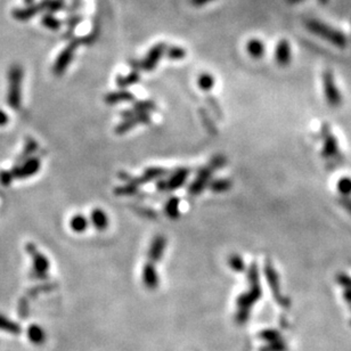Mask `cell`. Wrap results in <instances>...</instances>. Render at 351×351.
Wrapping results in <instances>:
<instances>
[{
  "instance_id": "obj_1",
  "label": "cell",
  "mask_w": 351,
  "mask_h": 351,
  "mask_svg": "<svg viewBox=\"0 0 351 351\" xmlns=\"http://www.w3.org/2000/svg\"><path fill=\"white\" fill-rule=\"evenodd\" d=\"M307 29L310 32L318 35L326 42L331 43L334 46H337L339 48H345L348 45V39L345 37V34L343 32L339 31V30L334 29L329 25L322 23L317 21V19H307L306 22Z\"/></svg>"
},
{
  "instance_id": "obj_2",
  "label": "cell",
  "mask_w": 351,
  "mask_h": 351,
  "mask_svg": "<svg viewBox=\"0 0 351 351\" xmlns=\"http://www.w3.org/2000/svg\"><path fill=\"white\" fill-rule=\"evenodd\" d=\"M23 74L22 66L18 64H13L8 71L7 103L14 110L21 108Z\"/></svg>"
},
{
  "instance_id": "obj_3",
  "label": "cell",
  "mask_w": 351,
  "mask_h": 351,
  "mask_svg": "<svg viewBox=\"0 0 351 351\" xmlns=\"http://www.w3.org/2000/svg\"><path fill=\"white\" fill-rule=\"evenodd\" d=\"M168 46L163 43L156 44L152 47L149 53L146 54L145 58L141 60H136L132 59L130 60V65L132 66V69H135L136 71L143 70V71H152L156 68L157 63L160 62L162 56L166 54Z\"/></svg>"
},
{
  "instance_id": "obj_4",
  "label": "cell",
  "mask_w": 351,
  "mask_h": 351,
  "mask_svg": "<svg viewBox=\"0 0 351 351\" xmlns=\"http://www.w3.org/2000/svg\"><path fill=\"white\" fill-rule=\"evenodd\" d=\"M81 44H82L81 43V38H72L69 40V45L60 52L54 63L53 72L55 75L60 77L68 70L69 65L73 60L75 52H77V49Z\"/></svg>"
},
{
  "instance_id": "obj_5",
  "label": "cell",
  "mask_w": 351,
  "mask_h": 351,
  "mask_svg": "<svg viewBox=\"0 0 351 351\" xmlns=\"http://www.w3.org/2000/svg\"><path fill=\"white\" fill-rule=\"evenodd\" d=\"M323 87L325 99H326L327 104L331 108H339V106L342 105V95L340 94V91L337 87V84H335L333 72L331 70L324 71Z\"/></svg>"
},
{
  "instance_id": "obj_6",
  "label": "cell",
  "mask_w": 351,
  "mask_h": 351,
  "mask_svg": "<svg viewBox=\"0 0 351 351\" xmlns=\"http://www.w3.org/2000/svg\"><path fill=\"white\" fill-rule=\"evenodd\" d=\"M27 252L31 256L32 261H33V275H35L37 277H45L47 275L49 271V261L48 259L46 258L43 253H40L37 247H35L34 244L28 243L27 246Z\"/></svg>"
},
{
  "instance_id": "obj_7",
  "label": "cell",
  "mask_w": 351,
  "mask_h": 351,
  "mask_svg": "<svg viewBox=\"0 0 351 351\" xmlns=\"http://www.w3.org/2000/svg\"><path fill=\"white\" fill-rule=\"evenodd\" d=\"M42 162L38 157H30V159L23 161V163L18 164L12 170L14 178H18V179H24V178H29L34 176L40 169Z\"/></svg>"
},
{
  "instance_id": "obj_8",
  "label": "cell",
  "mask_w": 351,
  "mask_h": 351,
  "mask_svg": "<svg viewBox=\"0 0 351 351\" xmlns=\"http://www.w3.org/2000/svg\"><path fill=\"white\" fill-rule=\"evenodd\" d=\"M44 11H45V5L42 0L40 3H37V4L33 3V4L28 5V6H25V7L14 9L12 15H13V17L18 22H27L29 21V19L37 16L38 14L43 13Z\"/></svg>"
},
{
  "instance_id": "obj_9",
  "label": "cell",
  "mask_w": 351,
  "mask_h": 351,
  "mask_svg": "<svg viewBox=\"0 0 351 351\" xmlns=\"http://www.w3.org/2000/svg\"><path fill=\"white\" fill-rule=\"evenodd\" d=\"M212 171L213 169L211 167H205L202 168V169L197 172V176L194 181L192 182V185L188 188V191H190L192 195H198L208 186L209 181H210Z\"/></svg>"
},
{
  "instance_id": "obj_10",
  "label": "cell",
  "mask_w": 351,
  "mask_h": 351,
  "mask_svg": "<svg viewBox=\"0 0 351 351\" xmlns=\"http://www.w3.org/2000/svg\"><path fill=\"white\" fill-rule=\"evenodd\" d=\"M167 174V170L162 169V168H149L146 169L143 175L138 178H129V180L127 181V184L134 185L136 187H139L140 185H144L146 182L153 181L155 179L163 177Z\"/></svg>"
},
{
  "instance_id": "obj_11",
  "label": "cell",
  "mask_w": 351,
  "mask_h": 351,
  "mask_svg": "<svg viewBox=\"0 0 351 351\" xmlns=\"http://www.w3.org/2000/svg\"><path fill=\"white\" fill-rule=\"evenodd\" d=\"M275 60L279 66H287L292 60V50L288 40L282 39L275 48Z\"/></svg>"
},
{
  "instance_id": "obj_12",
  "label": "cell",
  "mask_w": 351,
  "mask_h": 351,
  "mask_svg": "<svg viewBox=\"0 0 351 351\" xmlns=\"http://www.w3.org/2000/svg\"><path fill=\"white\" fill-rule=\"evenodd\" d=\"M149 123H151L150 114L149 113H139V114H137L136 116H134V118L125 119L123 122H121V123L116 127L115 132L119 135H122V134H126V132H128L129 130H131L136 126L149 125Z\"/></svg>"
},
{
  "instance_id": "obj_13",
  "label": "cell",
  "mask_w": 351,
  "mask_h": 351,
  "mask_svg": "<svg viewBox=\"0 0 351 351\" xmlns=\"http://www.w3.org/2000/svg\"><path fill=\"white\" fill-rule=\"evenodd\" d=\"M166 244H167V241L164 236L157 235L153 238V241H152L150 245V250H149V259L152 262H157L161 260L162 256H163L164 249H166Z\"/></svg>"
},
{
  "instance_id": "obj_14",
  "label": "cell",
  "mask_w": 351,
  "mask_h": 351,
  "mask_svg": "<svg viewBox=\"0 0 351 351\" xmlns=\"http://www.w3.org/2000/svg\"><path fill=\"white\" fill-rule=\"evenodd\" d=\"M188 175H190V171L185 169V168L177 169L169 179L167 180V191H175L180 188L186 182Z\"/></svg>"
},
{
  "instance_id": "obj_15",
  "label": "cell",
  "mask_w": 351,
  "mask_h": 351,
  "mask_svg": "<svg viewBox=\"0 0 351 351\" xmlns=\"http://www.w3.org/2000/svg\"><path fill=\"white\" fill-rule=\"evenodd\" d=\"M339 154V143L337 137L329 134L324 138V145L322 150V156L325 159H333Z\"/></svg>"
},
{
  "instance_id": "obj_16",
  "label": "cell",
  "mask_w": 351,
  "mask_h": 351,
  "mask_svg": "<svg viewBox=\"0 0 351 351\" xmlns=\"http://www.w3.org/2000/svg\"><path fill=\"white\" fill-rule=\"evenodd\" d=\"M90 221L97 231H105L109 227V217L101 209H94L90 213Z\"/></svg>"
},
{
  "instance_id": "obj_17",
  "label": "cell",
  "mask_w": 351,
  "mask_h": 351,
  "mask_svg": "<svg viewBox=\"0 0 351 351\" xmlns=\"http://www.w3.org/2000/svg\"><path fill=\"white\" fill-rule=\"evenodd\" d=\"M246 52L252 58L260 59L266 52V47H264V44L261 40L253 38L246 43Z\"/></svg>"
},
{
  "instance_id": "obj_18",
  "label": "cell",
  "mask_w": 351,
  "mask_h": 351,
  "mask_svg": "<svg viewBox=\"0 0 351 351\" xmlns=\"http://www.w3.org/2000/svg\"><path fill=\"white\" fill-rule=\"evenodd\" d=\"M84 21V16L80 13L70 14V16L66 18V31L64 33V38L72 39L74 34V30L77 29L79 24Z\"/></svg>"
},
{
  "instance_id": "obj_19",
  "label": "cell",
  "mask_w": 351,
  "mask_h": 351,
  "mask_svg": "<svg viewBox=\"0 0 351 351\" xmlns=\"http://www.w3.org/2000/svg\"><path fill=\"white\" fill-rule=\"evenodd\" d=\"M134 95L127 90H119L114 93H110L105 96V101L109 105L118 104L120 101H131L134 100Z\"/></svg>"
},
{
  "instance_id": "obj_20",
  "label": "cell",
  "mask_w": 351,
  "mask_h": 351,
  "mask_svg": "<svg viewBox=\"0 0 351 351\" xmlns=\"http://www.w3.org/2000/svg\"><path fill=\"white\" fill-rule=\"evenodd\" d=\"M140 80V75L138 73V71L134 70L132 72L128 73L127 75H119L116 78V85L119 86L120 88H127L129 86H132L138 82Z\"/></svg>"
},
{
  "instance_id": "obj_21",
  "label": "cell",
  "mask_w": 351,
  "mask_h": 351,
  "mask_svg": "<svg viewBox=\"0 0 351 351\" xmlns=\"http://www.w3.org/2000/svg\"><path fill=\"white\" fill-rule=\"evenodd\" d=\"M143 279L147 287L154 288L157 285V275L153 264L146 263L143 271Z\"/></svg>"
},
{
  "instance_id": "obj_22",
  "label": "cell",
  "mask_w": 351,
  "mask_h": 351,
  "mask_svg": "<svg viewBox=\"0 0 351 351\" xmlns=\"http://www.w3.org/2000/svg\"><path fill=\"white\" fill-rule=\"evenodd\" d=\"M88 219L86 218L84 215H75L72 218H71V221H70V227L71 230H72L74 233H78L81 234L86 232L88 227Z\"/></svg>"
},
{
  "instance_id": "obj_23",
  "label": "cell",
  "mask_w": 351,
  "mask_h": 351,
  "mask_svg": "<svg viewBox=\"0 0 351 351\" xmlns=\"http://www.w3.org/2000/svg\"><path fill=\"white\" fill-rule=\"evenodd\" d=\"M179 203L180 200L178 197H171L168 200L164 205V212L166 215L170 218V219H176L179 217Z\"/></svg>"
},
{
  "instance_id": "obj_24",
  "label": "cell",
  "mask_w": 351,
  "mask_h": 351,
  "mask_svg": "<svg viewBox=\"0 0 351 351\" xmlns=\"http://www.w3.org/2000/svg\"><path fill=\"white\" fill-rule=\"evenodd\" d=\"M42 23L45 28L52 30V31H58L63 24L62 21L52 13H46L42 18Z\"/></svg>"
},
{
  "instance_id": "obj_25",
  "label": "cell",
  "mask_w": 351,
  "mask_h": 351,
  "mask_svg": "<svg viewBox=\"0 0 351 351\" xmlns=\"http://www.w3.org/2000/svg\"><path fill=\"white\" fill-rule=\"evenodd\" d=\"M215 77L210 73H202L197 79V85L203 91H210L215 87Z\"/></svg>"
},
{
  "instance_id": "obj_26",
  "label": "cell",
  "mask_w": 351,
  "mask_h": 351,
  "mask_svg": "<svg viewBox=\"0 0 351 351\" xmlns=\"http://www.w3.org/2000/svg\"><path fill=\"white\" fill-rule=\"evenodd\" d=\"M231 187H232V181L228 180V179H225V178L215 179L210 182V185H209V188H210V190L215 193L227 192V191L231 190Z\"/></svg>"
},
{
  "instance_id": "obj_27",
  "label": "cell",
  "mask_w": 351,
  "mask_h": 351,
  "mask_svg": "<svg viewBox=\"0 0 351 351\" xmlns=\"http://www.w3.org/2000/svg\"><path fill=\"white\" fill-rule=\"evenodd\" d=\"M186 50L179 46H168L166 50L167 57L171 60H181L185 58Z\"/></svg>"
},
{
  "instance_id": "obj_28",
  "label": "cell",
  "mask_w": 351,
  "mask_h": 351,
  "mask_svg": "<svg viewBox=\"0 0 351 351\" xmlns=\"http://www.w3.org/2000/svg\"><path fill=\"white\" fill-rule=\"evenodd\" d=\"M45 11L47 13H57L65 8V0H43Z\"/></svg>"
},
{
  "instance_id": "obj_29",
  "label": "cell",
  "mask_w": 351,
  "mask_h": 351,
  "mask_svg": "<svg viewBox=\"0 0 351 351\" xmlns=\"http://www.w3.org/2000/svg\"><path fill=\"white\" fill-rule=\"evenodd\" d=\"M337 190L341 196H351V178L343 177L339 179Z\"/></svg>"
},
{
  "instance_id": "obj_30",
  "label": "cell",
  "mask_w": 351,
  "mask_h": 351,
  "mask_svg": "<svg viewBox=\"0 0 351 351\" xmlns=\"http://www.w3.org/2000/svg\"><path fill=\"white\" fill-rule=\"evenodd\" d=\"M99 33H100L99 23H98V21H96L93 25V29H91V31L87 35H85V37L81 38V43H82L84 45H93L96 40L98 39Z\"/></svg>"
},
{
  "instance_id": "obj_31",
  "label": "cell",
  "mask_w": 351,
  "mask_h": 351,
  "mask_svg": "<svg viewBox=\"0 0 351 351\" xmlns=\"http://www.w3.org/2000/svg\"><path fill=\"white\" fill-rule=\"evenodd\" d=\"M28 335L30 341H32L35 344H42L45 341V333L43 332V329L38 326H31L29 327Z\"/></svg>"
},
{
  "instance_id": "obj_32",
  "label": "cell",
  "mask_w": 351,
  "mask_h": 351,
  "mask_svg": "<svg viewBox=\"0 0 351 351\" xmlns=\"http://www.w3.org/2000/svg\"><path fill=\"white\" fill-rule=\"evenodd\" d=\"M134 110L137 113H149L156 110V105L153 100H141L135 103Z\"/></svg>"
},
{
  "instance_id": "obj_33",
  "label": "cell",
  "mask_w": 351,
  "mask_h": 351,
  "mask_svg": "<svg viewBox=\"0 0 351 351\" xmlns=\"http://www.w3.org/2000/svg\"><path fill=\"white\" fill-rule=\"evenodd\" d=\"M37 147H38L37 143H35L33 139H28L22 154L18 157V162H22V161L30 159V157H32V154L35 151H37Z\"/></svg>"
},
{
  "instance_id": "obj_34",
  "label": "cell",
  "mask_w": 351,
  "mask_h": 351,
  "mask_svg": "<svg viewBox=\"0 0 351 351\" xmlns=\"http://www.w3.org/2000/svg\"><path fill=\"white\" fill-rule=\"evenodd\" d=\"M0 329H4V331H6V332L13 333V334L19 333L18 325L11 322V320L2 316V315H0Z\"/></svg>"
},
{
  "instance_id": "obj_35",
  "label": "cell",
  "mask_w": 351,
  "mask_h": 351,
  "mask_svg": "<svg viewBox=\"0 0 351 351\" xmlns=\"http://www.w3.org/2000/svg\"><path fill=\"white\" fill-rule=\"evenodd\" d=\"M228 263H230L231 268L235 272H243L244 268H245V263H244L242 257L238 256V254L231 256L230 259H228Z\"/></svg>"
},
{
  "instance_id": "obj_36",
  "label": "cell",
  "mask_w": 351,
  "mask_h": 351,
  "mask_svg": "<svg viewBox=\"0 0 351 351\" xmlns=\"http://www.w3.org/2000/svg\"><path fill=\"white\" fill-rule=\"evenodd\" d=\"M138 192V187L134 185L127 184L125 186H120L115 188V194L116 195H135Z\"/></svg>"
},
{
  "instance_id": "obj_37",
  "label": "cell",
  "mask_w": 351,
  "mask_h": 351,
  "mask_svg": "<svg viewBox=\"0 0 351 351\" xmlns=\"http://www.w3.org/2000/svg\"><path fill=\"white\" fill-rule=\"evenodd\" d=\"M14 179L15 178L13 176L12 171H6V170L0 171V184L2 185L8 186Z\"/></svg>"
},
{
  "instance_id": "obj_38",
  "label": "cell",
  "mask_w": 351,
  "mask_h": 351,
  "mask_svg": "<svg viewBox=\"0 0 351 351\" xmlns=\"http://www.w3.org/2000/svg\"><path fill=\"white\" fill-rule=\"evenodd\" d=\"M225 164H226V157L221 155H217L211 160L209 167H211L213 171H215L216 169H220V168H222Z\"/></svg>"
},
{
  "instance_id": "obj_39",
  "label": "cell",
  "mask_w": 351,
  "mask_h": 351,
  "mask_svg": "<svg viewBox=\"0 0 351 351\" xmlns=\"http://www.w3.org/2000/svg\"><path fill=\"white\" fill-rule=\"evenodd\" d=\"M84 6V2L82 0H73L72 3L69 5L68 7V12L70 14H74V13H79V11Z\"/></svg>"
},
{
  "instance_id": "obj_40",
  "label": "cell",
  "mask_w": 351,
  "mask_h": 351,
  "mask_svg": "<svg viewBox=\"0 0 351 351\" xmlns=\"http://www.w3.org/2000/svg\"><path fill=\"white\" fill-rule=\"evenodd\" d=\"M339 204L342 207L349 215H351V197L350 196H341L339 200Z\"/></svg>"
},
{
  "instance_id": "obj_41",
  "label": "cell",
  "mask_w": 351,
  "mask_h": 351,
  "mask_svg": "<svg viewBox=\"0 0 351 351\" xmlns=\"http://www.w3.org/2000/svg\"><path fill=\"white\" fill-rule=\"evenodd\" d=\"M201 115H202V119H203V123H204V126L208 128V130L211 132V134H213V132H216V127L215 125H213V122H211L210 118L207 115V113H204V112L201 111Z\"/></svg>"
},
{
  "instance_id": "obj_42",
  "label": "cell",
  "mask_w": 351,
  "mask_h": 351,
  "mask_svg": "<svg viewBox=\"0 0 351 351\" xmlns=\"http://www.w3.org/2000/svg\"><path fill=\"white\" fill-rule=\"evenodd\" d=\"M208 100L209 101H210V103H209V104H210V106H211V108L213 109V111H215V113L217 114V116H218V118H221V113H220V109H219V106H218V104H217V100L215 99V98H212V97H209L208 98Z\"/></svg>"
},
{
  "instance_id": "obj_43",
  "label": "cell",
  "mask_w": 351,
  "mask_h": 351,
  "mask_svg": "<svg viewBox=\"0 0 351 351\" xmlns=\"http://www.w3.org/2000/svg\"><path fill=\"white\" fill-rule=\"evenodd\" d=\"M212 2H216V0H190L191 5L194 7H203Z\"/></svg>"
},
{
  "instance_id": "obj_44",
  "label": "cell",
  "mask_w": 351,
  "mask_h": 351,
  "mask_svg": "<svg viewBox=\"0 0 351 351\" xmlns=\"http://www.w3.org/2000/svg\"><path fill=\"white\" fill-rule=\"evenodd\" d=\"M9 122V116L6 112L0 109V127L6 126Z\"/></svg>"
},
{
  "instance_id": "obj_45",
  "label": "cell",
  "mask_w": 351,
  "mask_h": 351,
  "mask_svg": "<svg viewBox=\"0 0 351 351\" xmlns=\"http://www.w3.org/2000/svg\"><path fill=\"white\" fill-rule=\"evenodd\" d=\"M331 134L329 132V125L328 123H323L322 128H320V137L324 139L325 137H327Z\"/></svg>"
},
{
  "instance_id": "obj_46",
  "label": "cell",
  "mask_w": 351,
  "mask_h": 351,
  "mask_svg": "<svg viewBox=\"0 0 351 351\" xmlns=\"http://www.w3.org/2000/svg\"><path fill=\"white\" fill-rule=\"evenodd\" d=\"M139 213H141V215H145L146 217H150V218H154L156 216L153 210H149V209H139Z\"/></svg>"
},
{
  "instance_id": "obj_47",
  "label": "cell",
  "mask_w": 351,
  "mask_h": 351,
  "mask_svg": "<svg viewBox=\"0 0 351 351\" xmlns=\"http://www.w3.org/2000/svg\"><path fill=\"white\" fill-rule=\"evenodd\" d=\"M156 187L159 191H167V180H164V179L159 180L157 181Z\"/></svg>"
},
{
  "instance_id": "obj_48",
  "label": "cell",
  "mask_w": 351,
  "mask_h": 351,
  "mask_svg": "<svg viewBox=\"0 0 351 351\" xmlns=\"http://www.w3.org/2000/svg\"><path fill=\"white\" fill-rule=\"evenodd\" d=\"M286 2L288 3V4H299V3H301V2H303V0H286Z\"/></svg>"
},
{
  "instance_id": "obj_49",
  "label": "cell",
  "mask_w": 351,
  "mask_h": 351,
  "mask_svg": "<svg viewBox=\"0 0 351 351\" xmlns=\"http://www.w3.org/2000/svg\"><path fill=\"white\" fill-rule=\"evenodd\" d=\"M319 3L322 5H326L328 3V0H319Z\"/></svg>"
},
{
  "instance_id": "obj_50",
  "label": "cell",
  "mask_w": 351,
  "mask_h": 351,
  "mask_svg": "<svg viewBox=\"0 0 351 351\" xmlns=\"http://www.w3.org/2000/svg\"><path fill=\"white\" fill-rule=\"evenodd\" d=\"M24 2H25V3H27L28 5H30V4H33V2H34V0H24Z\"/></svg>"
}]
</instances>
